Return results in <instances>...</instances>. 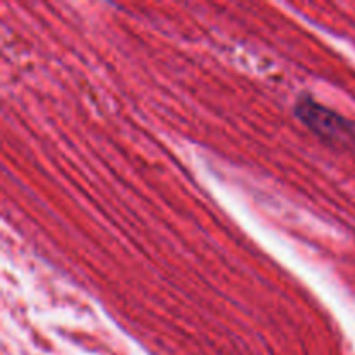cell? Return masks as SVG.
Here are the masks:
<instances>
[{
    "label": "cell",
    "mask_w": 355,
    "mask_h": 355,
    "mask_svg": "<svg viewBox=\"0 0 355 355\" xmlns=\"http://www.w3.org/2000/svg\"><path fill=\"white\" fill-rule=\"evenodd\" d=\"M295 113L315 135L331 144H347L355 141V125L329 107L315 103L312 97L302 96L295 104Z\"/></svg>",
    "instance_id": "obj_1"
}]
</instances>
